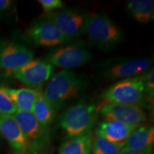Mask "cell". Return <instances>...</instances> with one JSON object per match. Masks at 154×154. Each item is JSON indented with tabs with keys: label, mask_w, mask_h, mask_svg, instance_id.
Listing matches in <instances>:
<instances>
[{
	"label": "cell",
	"mask_w": 154,
	"mask_h": 154,
	"mask_svg": "<svg viewBox=\"0 0 154 154\" xmlns=\"http://www.w3.org/2000/svg\"><path fill=\"white\" fill-rule=\"evenodd\" d=\"M124 146L108 141L103 138L94 136L92 138L91 154H119Z\"/></svg>",
	"instance_id": "ffe728a7"
},
{
	"label": "cell",
	"mask_w": 154,
	"mask_h": 154,
	"mask_svg": "<svg viewBox=\"0 0 154 154\" xmlns=\"http://www.w3.org/2000/svg\"><path fill=\"white\" fill-rule=\"evenodd\" d=\"M93 56L88 46L83 42H69L51 49L44 60L54 67L72 70L83 66L92 60Z\"/></svg>",
	"instance_id": "8992f818"
},
{
	"label": "cell",
	"mask_w": 154,
	"mask_h": 154,
	"mask_svg": "<svg viewBox=\"0 0 154 154\" xmlns=\"http://www.w3.org/2000/svg\"><path fill=\"white\" fill-rule=\"evenodd\" d=\"M34 52L24 44L12 41L0 42V70L13 72L32 60Z\"/></svg>",
	"instance_id": "8fae6325"
},
{
	"label": "cell",
	"mask_w": 154,
	"mask_h": 154,
	"mask_svg": "<svg viewBox=\"0 0 154 154\" xmlns=\"http://www.w3.org/2000/svg\"><path fill=\"white\" fill-rule=\"evenodd\" d=\"M141 76L143 78L144 92L149 99L153 100L154 97V70L153 67Z\"/></svg>",
	"instance_id": "7402d4cb"
},
{
	"label": "cell",
	"mask_w": 154,
	"mask_h": 154,
	"mask_svg": "<svg viewBox=\"0 0 154 154\" xmlns=\"http://www.w3.org/2000/svg\"><path fill=\"white\" fill-rule=\"evenodd\" d=\"M14 117L21 130L27 138L30 149H42L49 141L47 128L43 127L36 120L32 112L17 111Z\"/></svg>",
	"instance_id": "7c38bea8"
},
{
	"label": "cell",
	"mask_w": 154,
	"mask_h": 154,
	"mask_svg": "<svg viewBox=\"0 0 154 154\" xmlns=\"http://www.w3.org/2000/svg\"><path fill=\"white\" fill-rule=\"evenodd\" d=\"M54 67L44 59H32L11 72V75L32 89H41L54 74Z\"/></svg>",
	"instance_id": "9c48e42d"
},
{
	"label": "cell",
	"mask_w": 154,
	"mask_h": 154,
	"mask_svg": "<svg viewBox=\"0 0 154 154\" xmlns=\"http://www.w3.org/2000/svg\"><path fill=\"white\" fill-rule=\"evenodd\" d=\"M0 134L15 151L24 153L30 149V144L23 134L14 116H0Z\"/></svg>",
	"instance_id": "5bb4252c"
},
{
	"label": "cell",
	"mask_w": 154,
	"mask_h": 154,
	"mask_svg": "<svg viewBox=\"0 0 154 154\" xmlns=\"http://www.w3.org/2000/svg\"><path fill=\"white\" fill-rule=\"evenodd\" d=\"M99 116L98 107L86 101H78L67 106L59 119V126L69 138L92 131Z\"/></svg>",
	"instance_id": "7a4b0ae2"
},
{
	"label": "cell",
	"mask_w": 154,
	"mask_h": 154,
	"mask_svg": "<svg viewBox=\"0 0 154 154\" xmlns=\"http://www.w3.org/2000/svg\"><path fill=\"white\" fill-rule=\"evenodd\" d=\"M98 111L103 120L119 121L132 126H140L147 119L145 111L137 105L106 103L98 108Z\"/></svg>",
	"instance_id": "30bf717a"
},
{
	"label": "cell",
	"mask_w": 154,
	"mask_h": 154,
	"mask_svg": "<svg viewBox=\"0 0 154 154\" xmlns=\"http://www.w3.org/2000/svg\"><path fill=\"white\" fill-rule=\"evenodd\" d=\"M25 35L28 41L38 47L54 48L71 42L47 14L36 19L26 31Z\"/></svg>",
	"instance_id": "ba28073f"
},
{
	"label": "cell",
	"mask_w": 154,
	"mask_h": 154,
	"mask_svg": "<svg viewBox=\"0 0 154 154\" xmlns=\"http://www.w3.org/2000/svg\"><path fill=\"white\" fill-rule=\"evenodd\" d=\"M15 2L11 0H0V19L10 14L14 8Z\"/></svg>",
	"instance_id": "cb8c5ba5"
},
{
	"label": "cell",
	"mask_w": 154,
	"mask_h": 154,
	"mask_svg": "<svg viewBox=\"0 0 154 154\" xmlns=\"http://www.w3.org/2000/svg\"><path fill=\"white\" fill-rule=\"evenodd\" d=\"M32 112L38 122L43 127L47 128L54 120L57 111L44 99L42 93L34 103Z\"/></svg>",
	"instance_id": "d6986e66"
},
{
	"label": "cell",
	"mask_w": 154,
	"mask_h": 154,
	"mask_svg": "<svg viewBox=\"0 0 154 154\" xmlns=\"http://www.w3.org/2000/svg\"><path fill=\"white\" fill-rule=\"evenodd\" d=\"M42 9L47 14H49L63 8L64 4L61 0H38Z\"/></svg>",
	"instance_id": "603a6c76"
},
{
	"label": "cell",
	"mask_w": 154,
	"mask_h": 154,
	"mask_svg": "<svg viewBox=\"0 0 154 154\" xmlns=\"http://www.w3.org/2000/svg\"><path fill=\"white\" fill-rule=\"evenodd\" d=\"M153 65V60L149 57H121L106 59L97 65L98 74L102 79L119 81L140 76Z\"/></svg>",
	"instance_id": "277c9868"
},
{
	"label": "cell",
	"mask_w": 154,
	"mask_h": 154,
	"mask_svg": "<svg viewBox=\"0 0 154 154\" xmlns=\"http://www.w3.org/2000/svg\"><path fill=\"white\" fill-rule=\"evenodd\" d=\"M17 111V108L7 94L6 87L0 86V116H13Z\"/></svg>",
	"instance_id": "44dd1931"
},
{
	"label": "cell",
	"mask_w": 154,
	"mask_h": 154,
	"mask_svg": "<svg viewBox=\"0 0 154 154\" xmlns=\"http://www.w3.org/2000/svg\"><path fill=\"white\" fill-rule=\"evenodd\" d=\"M115 121L103 120L98 124L94 136L107 140L111 143L124 146L125 142L136 127Z\"/></svg>",
	"instance_id": "4fadbf2b"
},
{
	"label": "cell",
	"mask_w": 154,
	"mask_h": 154,
	"mask_svg": "<svg viewBox=\"0 0 154 154\" xmlns=\"http://www.w3.org/2000/svg\"><path fill=\"white\" fill-rule=\"evenodd\" d=\"M88 86L87 79L73 70L62 69L53 74L42 95L57 111L76 102Z\"/></svg>",
	"instance_id": "6da1fadb"
},
{
	"label": "cell",
	"mask_w": 154,
	"mask_h": 154,
	"mask_svg": "<svg viewBox=\"0 0 154 154\" xmlns=\"http://www.w3.org/2000/svg\"><path fill=\"white\" fill-rule=\"evenodd\" d=\"M86 34L94 46L105 52L114 49L124 38L122 29L104 13L90 15Z\"/></svg>",
	"instance_id": "3957f363"
},
{
	"label": "cell",
	"mask_w": 154,
	"mask_h": 154,
	"mask_svg": "<svg viewBox=\"0 0 154 154\" xmlns=\"http://www.w3.org/2000/svg\"><path fill=\"white\" fill-rule=\"evenodd\" d=\"M101 98L103 104L121 103L140 107L149 99L144 92L141 75L117 81L102 92Z\"/></svg>",
	"instance_id": "5b68a950"
},
{
	"label": "cell",
	"mask_w": 154,
	"mask_h": 154,
	"mask_svg": "<svg viewBox=\"0 0 154 154\" xmlns=\"http://www.w3.org/2000/svg\"><path fill=\"white\" fill-rule=\"evenodd\" d=\"M92 131L69 138L61 144L58 154H91Z\"/></svg>",
	"instance_id": "ac0fdd59"
},
{
	"label": "cell",
	"mask_w": 154,
	"mask_h": 154,
	"mask_svg": "<svg viewBox=\"0 0 154 154\" xmlns=\"http://www.w3.org/2000/svg\"><path fill=\"white\" fill-rule=\"evenodd\" d=\"M69 42L84 36L90 14L79 8H63L47 14Z\"/></svg>",
	"instance_id": "52a82bcc"
},
{
	"label": "cell",
	"mask_w": 154,
	"mask_h": 154,
	"mask_svg": "<svg viewBox=\"0 0 154 154\" xmlns=\"http://www.w3.org/2000/svg\"><path fill=\"white\" fill-rule=\"evenodd\" d=\"M128 14L140 24H148L154 18L153 0H130L126 4Z\"/></svg>",
	"instance_id": "e0dca14e"
},
{
	"label": "cell",
	"mask_w": 154,
	"mask_h": 154,
	"mask_svg": "<svg viewBox=\"0 0 154 154\" xmlns=\"http://www.w3.org/2000/svg\"><path fill=\"white\" fill-rule=\"evenodd\" d=\"M154 143V128L151 126H138L127 138L124 147L151 153Z\"/></svg>",
	"instance_id": "9a60e30c"
},
{
	"label": "cell",
	"mask_w": 154,
	"mask_h": 154,
	"mask_svg": "<svg viewBox=\"0 0 154 154\" xmlns=\"http://www.w3.org/2000/svg\"><path fill=\"white\" fill-rule=\"evenodd\" d=\"M119 154H151L149 153H145V152H141V151H135V150L128 149L126 147H123L121 150L119 152Z\"/></svg>",
	"instance_id": "d4e9b609"
},
{
	"label": "cell",
	"mask_w": 154,
	"mask_h": 154,
	"mask_svg": "<svg viewBox=\"0 0 154 154\" xmlns=\"http://www.w3.org/2000/svg\"><path fill=\"white\" fill-rule=\"evenodd\" d=\"M7 94L17 111L32 112L34 103L42 92L29 88H13L6 87Z\"/></svg>",
	"instance_id": "2e32d148"
}]
</instances>
